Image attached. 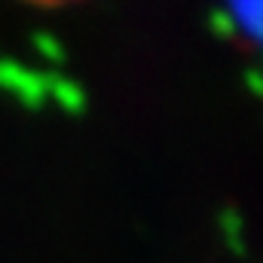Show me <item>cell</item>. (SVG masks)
Masks as SVG:
<instances>
[{
	"label": "cell",
	"mask_w": 263,
	"mask_h": 263,
	"mask_svg": "<svg viewBox=\"0 0 263 263\" xmlns=\"http://www.w3.org/2000/svg\"><path fill=\"white\" fill-rule=\"evenodd\" d=\"M217 227L223 233V242L233 254H245V220L236 208H223L217 217Z\"/></svg>",
	"instance_id": "3957f363"
},
{
	"label": "cell",
	"mask_w": 263,
	"mask_h": 263,
	"mask_svg": "<svg viewBox=\"0 0 263 263\" xmlns=\"http://www.w3.org/2000/svg\"><path fill=\"white\" fill-rule=\"evenodd\" d=\"M205 22H208V31L217 34V37H233V34L239 31V22H236V15H233L230 6H217V9H211Z\"/></svg>",
	"instance_id": "5b68a950"
},
{
	"label": "cell",
	"mask_w": 263,
	"mask_h": 263,
	"mask_svg": "<svg viewBox=\"0 0 263 263\" xmlns=\"http://www.w3.org/2000/svg\"><path fill=\"white\" fill-rule=\"evenodd\" d=\"M31 40H34V49H37L43 59H52V62H62V59H65V43H62L52 31H37Z\"/></svg>",
	"instance_id": "8992f818"
},
{
	"label": "cell",
	"mask_w": 263,
	"mask_h": 263,
	"mask_svg": "<svg viewBox=\"0 0 263 263\" xmlns=\"http://www.w3.org/2000/svg\"><path fill=\"white\" fill-rule=\"evenodd\" d=\"M46 98H52L62 110L80 114L86 107V92L77 80L62 77V73H46Z\"/></svg>",
	"instance_id": "7a4b0ae2"
},
{
	"label": "cell",
	"mask_w": 263,
	"mask_h": 263,
	"mask_svg": "<svg viewBox=\"0 0 263 263\" xmlns=\"http://www.w3.org/2000/svg\"><path fill=\"white\" fill-rule=\"evenodd\" d=\"M0 89L18 95L28 107H37L46 101V73L0 55Z\"/></svg>",
	"instance_id": "6da1fadb"
},
{
	"label": "cell",
	"mask_w": 263,
	"mask_h": 263,
	"mask_svg": "<svg viewBox=\"0 0 263 263\" xmlns=\"http://www.w3.org/2000/svg\"><path fill=\"white\" fill-rule=\"evenodd\" d=\"M233 15H236V22L239 25H245V31L263 43V3H248V6H236L233 9Z\"/></svg>",
	"instance_id": "277c9868"
},
{
	"label": "cell",
	"mask_w": 263,
	"mask_h": 263,
	"mask_svg": "<svg viewBox=\"0 0 263 263\" xmlns=\"http://www.w3.org/2000/svg\"><path fill=\"white\" fill-rule=\"evenodd\" d=\"M245 86H248V92H251V95L263 98V70H257V67L245 70Z\"/></svg>",
	"instance_id": "52a82bcc"
}]
</instances>
